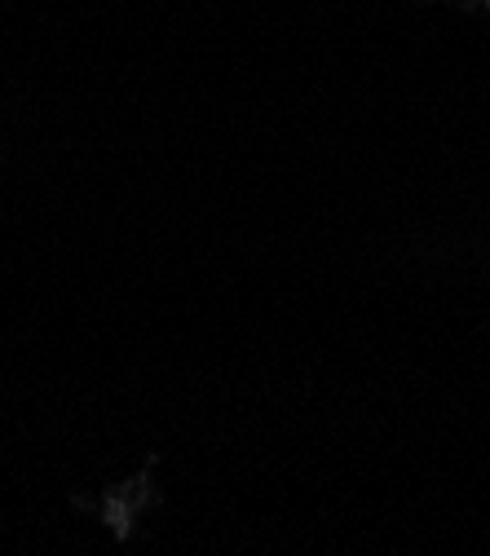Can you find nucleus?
Returning a JSON list of instances; mask_svg holds the SVG:
<instances>
[{"instance_id": "obj_1", "label": "nucleus", "mask_w": 490, "mask_h": 556, "mask_svg": "<svg viewBox=\"0 0 490 556\" xmlns=\"http://www.w3.org/2000/svg\"><path fill=\"white\" fill-rule=\"evenodd\" d=\"M434 5H473V10H490V0H434Z\"/></svg>"}]
</instances>
